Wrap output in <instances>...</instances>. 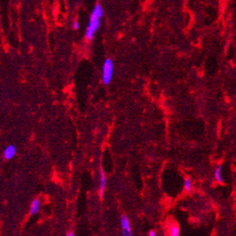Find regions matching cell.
I'll use <instances>...</instances> for the list:
<instances>
[{"label": "cell", "mask_w": 236, "mask_h": 236, "mask_svg": "<svg viewBox=\"0 0 236 236\" xmlns=\"http://www.w3.org/2000/svg\"><path fill=\"white\" fill-rule=\"evenodd\" d=\"M104 15V9L100 4H96L94 6L88 20V24L87 26L85 37L87 40H92L96 32L101 27V19Z\"/></svg>", "instance_id": "cell-1"}, {"label": "cell", "mask_w": 236, "mask_h": 236, "mask_svg": "<svg viewBox=\"0 0 236 236\" xmlns=\"http://www.w3.org/2000/svg\"><path fill=\"white\" fill-rule=\"evenodd\" d=\"M113 61L112 59H106L103 62L102 66V82L105 85H108L112 82V79L113 77Z\"/></svg>", "instance_id": "cell-2"}, {"label": "cell", "mask_w": 236, "mask_h": 236, "mask_svg": "<svg viewBox=\"0 0 236 236\" xmlns=\"http://www.w3.org/2000/svg\"><path fill=\"white\" fill-rule=\"evenodd\" d=\"M120 225H121V229H122V234L125 236H131L132 233V227L130 220L127 216L123 215L120 220Z\"/></svg>", "instance_id": "cell-3"}, {"label": "cell", "mask_w": 236, "mask_h": 236, "mask_svg": "<svg viewBox=\"0 0 236 236\" xmlns=\"http://www.w3.org/2000/svg\"><path fill=\"white\" fill-rule=\"evenodd\" d=\"M15 154H17V147H15L14 145H9L3 151V157L5 160H9L13 159V157L15 155Z\"/></svg>", "instance_id": "cell-4"}, {"label": "cell", "mask_w": 236, "mask_h": 236, "mask_svg": "<svg viewBox=\"0 0 236 236\" xmlns=\"http://www.w3.org/2000/svg\"><path fill=\"white\" fill-rule=\"evenodd\" d=\"M41 207V202L39 199H35L31 202V207H30V215H36L37 213H39V209Z\"/></svg>", "instance_id": "cell-5"}, {"label": "cell", "mask_w": 236, "mask_h": 236, "mask_svg": "<svg viewBox=\"0 0 236 236\" xmlns=\"http://www.w3.org/2000/svg\"><path fill=\"white\" fill-rule=\"evenodd\" d=\"M106 185H107V179H106L104 171L101 170V173H100V185H99V191H100L101 197H104Z\"/></svg>", "instance_id": "cell-6"}, {"label": "cell", "mask_w": 236, "mask_h": 236, "mask_svg": "<svg viewBox=\"0 0 236 236\" xmlns=\"http://www.w3.org/2000/svg\"><path fill=\"white\" fill-rule=\"evenodd\" d=\"M222 169H223V166L221 164H219L216 167L215 171H214V179L220 183L224 182V179H223V176H222Z\"/></svg>", "instance_id": "cell-7"}, {"label": "cell", "mask_w": 236, "mask_h": 236, "mask_svg": "<svg viewBox=\"0 0 236 236\" xmlns=\"http://www.w3.org/2000/svg\"><path fill=\"white\" fill-rule=\"evenodd\" d=\"M169 234L171 236H179L181 234V228L177 225H173L169 228Z\"/></svg>", "instance_id": "cell-8"}, {"label": "cell", "mask_w": 236, "mask_h": 236, "mask_svg": "<svg viewBox=\"0 0 236 236\" xmlns=\"http://www.w3.org/2000/svg\"><path fill=\"white\" fill-rule=\"evenodd\" d=\"M183 187H184V190L186 192H190L192 190V187H193V183H192V181L191 179L189 178H186L184 180V182H183Z\"/></svg>", "instance_id": "cell-9"}, {"label": "cell", "mask_w": 236, "mask_h": 236, "mask_svg": "<svg viewBox=\"0 0 236 236\" xmlns=\"http://www.w3.org/2000/svg\"><path fill=\"white\" fill-rule=\"evenodd\" d=\"M72 27H73V29L74 30H78L79 29V27H80V22H79V21H74L73 22V24H72Z\"/></svg>", "instance_id": "cell-10"}, {"label": "cell", "mask_w": 236, "mask_h": 236, "mask_svg": "<svg viewBox=\"0 0 236 236\" xmlns=\"http://www.w3.org/2000/svg\"><path fill=\"white\" fill-rule=\"evenodd\" d=\"M156 234H157V233H156V231H155V230H150V231H149V233H148V235H149V236H155Z\"/></svg>", "instance_id": "cell-11"}, {"label": "cell", "mask_w": 236, "mask_h": 236, "mask_svg": "<svg viewBox=\"0 0 236 236\" xmlns=\"http://www.w3.org/2000/svg\"><path fill=\"white\" fill-rule=\"evenodd\" d=\"M73 235H74L73 231H68V233H67V236H73Z\"/></svg>", "instance_id": "cell-12"}]
</instances>
